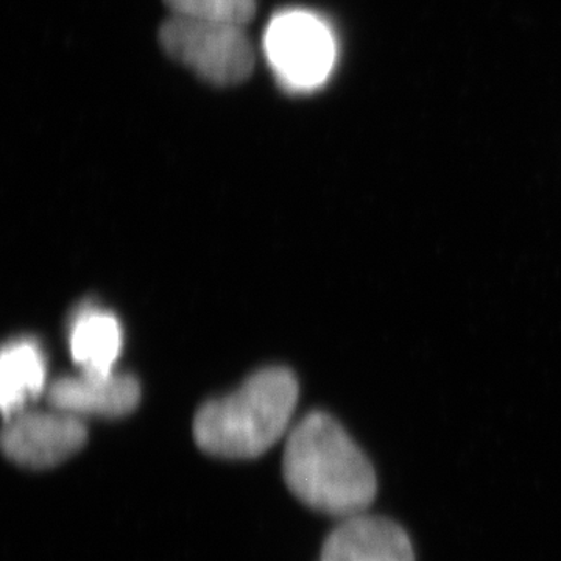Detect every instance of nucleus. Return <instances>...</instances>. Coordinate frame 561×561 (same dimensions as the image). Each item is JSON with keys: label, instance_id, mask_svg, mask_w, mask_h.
I'll return each mask as SVG.
<instances>
[{"label": "nucleus", "instance_id": "1", "mask_svg": "<svg viewBox=\"0 0 561 561\" xmlns=\"http://www.w3.org/2000/svg\"><path fill=\"white\" fill-rule=\"evenodd\" d=\"M283 472L298 500L342 519L365 513L378 489L370 460L324 412L309 413L291 430Z\"/></svg>", "mask_w": 561, "mask_h": 561}, {"label": "nucleus", "instance_id": "2", "mask_svg": "<svg viewBox=\"0 0 561 561\" xmlns=\"http://www.w3.org/2000/svg\"><path fill=\"white\" fill-rule=\"evenodd\" d=\"M298 401V382L286 368H265L228 397L206 402L194 420L203 451L224 459H253L286 434Z\"/></svg>", "mask_w": 561, "mask_h": 561}, {"label": "nucleus", "instance_id": "3", "mask_svg": "<svg viewBox=\"0 0 561 561\" xmlns=\"http://www.w3.org/2000/svg\"><path fill=\"white\" fill-rule=\"evenodd\" d=\"M161 49L216 87H234L254 69L253 46L238 25L172 16L158 33Z\"/></svg>", "mask_w": 561, "mask_h": 561}, {"label": "nucleus", "instance_id": "4", "mask_svg": "<svg viewBox=\"0 0 561 561\" xmlns=\"http://www.w3.org/2000/svg\"><path fill=\"white\" fill-rule=\"evenodd\" d=\"M264 51L276 79L294 92L323 87L337 57L327 22L300 9L279 11L272 18L264 33Z\"/></svg>", "mask_w": 561, "mask_h": 561}, {"label": "nucleus", "instance_id": "5", "mask_svg": "<svg viewBox=\"0 0 561 561\" xmlns=\"http://www.w3.org/2000/svg\"><path fill=\"white\" fill-rule=\"evenodd\" d=\"M87 438L83 419L55 408H27L5 420L2 448L14 463L44 470L69 459L83 448Z\"/></svg>", "mask_w": 561, "mask_h": 561}, {"label": "nucleus", "instance_id": "6", "mask_svg": "<svg viewBox=\"0 0 561 561\" xmlns=\"http://www.w3.org/2000/svg\"><path fill=\"white\" fill-rule=\"evenodd\" d=\"M47 398L50 408L79 419H117L135 411L140 400V387L136 378L125 373H80L79 376H66L51 383Z\"/></svg>", "mask_w": 561, "mask_h": 561}, {"label": "nucleus", "instance_id": "7", "mask_svg": "<svg viewBox=\"0 0 561 561\" xmlns=\"http://www.w3.org/2000/svg\"><path fill=\"white\" fill-rule=\"evenodd\" d=\"M320 561H415V553L398 524L360 513L331 531Z\"/></svg>", "mask_w": 561, "mask_h": 561}, {"label": "nucleus", "instance_id": "8", "mask_svg": "<svg viewBox=\"0 0 561 561\" xmlns=\"http://www.w3.org/2000/svg\"><path fill=\"white\" fill-rule=\"evenodd\" d=\"M46 357L33 339H14L0 356V405L3 420L24 411L46 389Z\"/></svg>", "mask_w": 561, "mask_h": 561}, {"label": "nucleus", "instance_id": "9", "mask_svg": "<svg viewBox=\"0 0 561 561\" xmlns=\"http://www.w3.org/2000/svg\"><path fill=\"white\" fill-rule=\"evenodd\" d=\"M69 348L81 373L108 375L122 350L119 320L108 311L84 306L70 321Z\"/></svg>", "mask_w": 561, "mask_h": 561}, {"label": "nucleus", "instance_id": "10", "mask_svg": "<svg viewBox=\"0 0 561 561\" xmlns=\"http://www.w3.org/2000/svg\"><path fill=\"white\" fill-rule=\"evenodd\" d=\"M173 16L187 20L243 25L256 16V0H164Z\"/></svg>", "mask_w": 561, "mask_h": 561}]
</instances>
